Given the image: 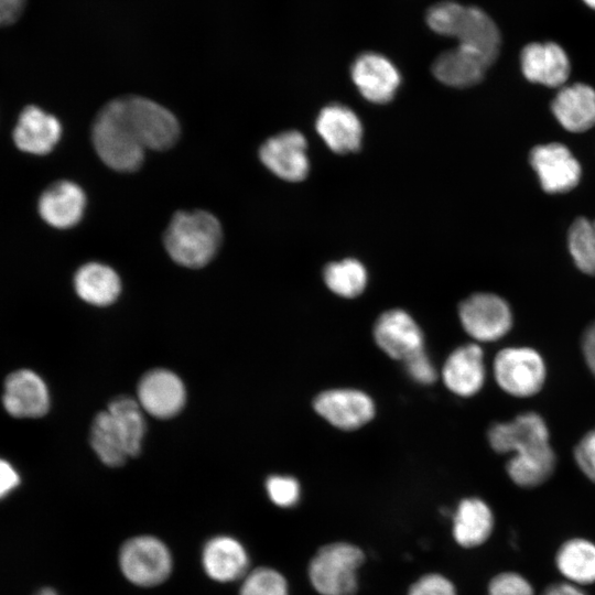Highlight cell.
Returning a JSON list of instances; mask_svg holds the SVG:
<instances>
[{"instance_id": "cell-21", "label": "cell", "mask_w": 595, "mask_h": 595, "mask_svg": "<svg viewBox=\"0 0 595 595\" xmlns=\"http://www.w3.org/2000/svg\"><path fill=\"white\" fill-rule=\"evenodd\" d=\"M484 354L480 346L469 343L453 350L444 363V385L455 394L470 397L485 381Z\"/></svg>"}, {"instance_id": "cell-5", "label": "cell", "mask_w": 595, "mask_h": 595, "mask_svg": "<svg viewBox=\"0 0 595 595\" xmlns=\"http://www.w3.org/2000/svg\"><path fill=\"white\" fill-rule=\"evenodd\" d=\"M365 561L358 547L335 542L322 547L309 565V578L320 595H355L357 572Z\"/></svg>"}, {"instance_id": "cell-37", "label": "cell", "mask_w": 595, "mask_h": 595, "mask_svg": "<svg viewBox=\"0 0 595 595\" xmlns=\"http://www.w3.org/2000/svg\"><path fill=\"white\" fill-rule=\"evenodd\" d=\"M407 372L419 383L430 385L436 379V370L424 349L404 360Z\"/></svg>"}, {"instance_id": "cell-12", "label": "cell", "mask_w": 595, "mask_h": 595, "mask_svg": "<svg viewBox=\"0 0 595 595\" xmlns=\"http://www.w3.org/2000/svg\"><path fill=\"white\" fill-rule=\"evenodd\" d=\"M306 140L295 130L267 139L259 150L261 162L273 174L289 182H299L309 173Z\"/></svg>"}, {"instance_id": "cell-28", "label": "cell", "mask_w": 595, "mask_h": 595, "mask_svg": "<svg viewBox=\"0 0 595 595\" xmlns=\"http://www.w3.org/2000/svg\"><path fill=\"white\" fill-rule=\"evenodd\" d=\"M90 445L99 459L109 467H119L129 458L123 437L107 410L94 418Z\"/></svg>"}, {"instance_id": "cell-40", "label": "cell", "mask_w": 595, "mask_h": 595, "mask_svg": "<svg viewBox=\"0 0 595 595\" xmlns=\"http://www.w3.org/2000/svg\"><path fill=\"white\" fill-rule=\"evenodd\" d=\"M25 0H0V25L15 22L23 11Z\"/></svg>"}, {"instance_id": "cell-1", "label": "cell", "mask_w": 595, "mask_h": 595, "mask_svg": "<svg viewBox=\"0 0 595 595\" xmlns=\"http://www.w3.org/2000/svg\"><path fill=\"white\" fill-rule=\"evenodd\" d=\"M491 448L500 454L513 453L507 462V473L518 486L532 488L553 474L556 456L550 444L544 419L532 411L508 422L493 424L488 430Z\"/></svg>"}, {"instance_id": "cell-34", "label": "cell", "mask_w": 595, "mask_h": 595, "mask_svg": "<svg viewBox=\"0 0 595 595\" xmlns=\"http://www.w3.org/2000/svg\"><path fill=\"white\" fill-rule=\"evenodd\" d=\"M488 595H534L530 582L516 572H504L489 583Z\"/></svg>"}, {"instance_id": "cell-13", "label": "cell", "mask_w": 595, "mask_h": 595, "mask_svg": "<svg viewBox=\"0 0 595 595\" xmlns=\"http://www.w3.org/2000/svg\"><path fill=\"white\" fill-rule=\"evenodd\" d=\"M530 163L542 188L551 194L574 188L581 177V166L571 151L560 143L538 145L530 153Z\"/></svg>"}, {"instance_id": "cell-7", "label": "cell", "mask_w": 595, "mask_h": 595, "mask_svg": "<svg viewBox=\"0 0 595 595\" xmlns=\"http://www.w3.org/2000/svg\"><path fill=\"white\" fill-rule=\"evenodd\" d=\"M118 101L128 126L144 149L164 151L176 143L180 125L169 109L136 95L118 97Z\"/></svg>"}, {"instance_id": "cell-20", "label": "cell", "mask_w": 595, "mask_h": 595, "mask_svg": "<svg viewBox=\"0 0 595 595\" xmlns=\"http://www.w3.org/2000/svg\"><path fill=\"white\" fill-rule=\"evenodd\" d=\"M86 207V196L76 183L62 180L43 191L37 202L41 218L57 229H68L82 219Z\"/></svg>"}, {"instance_id": "cell-22", "label": "cell", "mask_w": 595, "mask_h": 595, "mask_svg": "<svg viewBox=\"0 0 595 595\" xmlns=\"http://www.w3.org/2000/svg\"><path fill=\"white\" fill-rule=\"evenodd\" d=\"M489 66L490 64L476 52L457 45L435 58L432 73L444 85L466 88L480 83Z\"/></svg>"}, {"instance_id": "cell-17", "label": "cell", "mask_w": 595, "mask_h": 595, "mask_svg": "<svg viewBox=\"0 0 595 595\" xmlns=\"http://www.w3.org/2000/svg\"><path fill=\"white\" fill-rule=\"evenodd\" d=\"M201 562L205 574L217 583L242 580L250 564L244 544L227 534L215 536L204 543Z\"/></svg>"}, {"instance_id": "cell-39", "label": "cell", "mask_w": 595, "mask_h": 595, "mask_svg": "<svg viewBox=\"0 0 595 595\" xmlns=\"http://www.w3.org/2000/svg\"><path fill=\"white\" fill-rule=\"evenodd\" d=\"M581 346L587 367L595 377V321L584 331Z\"/></svg>"}, {"instance_id": "cell-10", "label": "cell", "mask_w": 595, "mask_h": 595, "mask_svg": "<svg viewBox=\"0 0 595 595\" xmlns=\"http://www.w3.org/2000/svg\"><path fill=\"white\" fill-rule=\"evenodd\" d=\"M313 407L333 426L346 431L359 429L375 415L372 399L356 389L323 391L314 399Z\"/></svg>"}, {"instance_id": "cell-11", "label": "cell", "mask_w": 595, "mask_h": 595, "mask_svg": "<svg viewBox=\"0 0 595 595\" xmlns=\"http://www.w3.org/2000/svg\"><path fill=\"white\" fill-rule=\"evenodd\" d=\"M50 391L43 378L31 369H18L6 378L2 393L4 410L13 418L43 416L50 409Z\"/></svg>"}, {"instance_id": "cell-15", "label": "cell", "mask_w": 595, "mask_h": 595, "mask_svg": "<svg viewBox=\"0 0 595 595\" xmlns=\"http://www.w3.org/2000/svg\"><path fill=\"white\" fill-rule=\"evenodd\" d=\"M374 337L389 357L405 360L423 350V334L415 321L400 309L383 312L376 321Z\"/></svg>"}, {"instance_id": "cell-24", "label": "cell", "mask_w": 595, "mask_h": 595, "mask_svg": "<svg viewBox=\"0 0 595 595\" xmlns=\"http://www.w3.org/2000/svg\"><path fill=\"white\" fill-rule=\"evenodd\" d=\"M551 108L564 129L586 131L595 125V90L582 83L565 86L552 100Z\"/></svg>"}, {"instance_id": "cell-30", "label": "cell", "mask_w": 595, "mask_h": 595, "mask_svg": "<svg viewBox=\"0 0 595 595\" xmlns=\"http://www.w3.org/2000/svg\"><path fill=\"white\" fill-rule=\"evenodd\" d=\"M323 277L327 288L344 298L359 295L367 284V271L356 259H344L327 264Z\"/></svg>"}, {"instance_id": "cell-32", "label": "cell", "mask_w": 595, "mask_h": 595, "mask_svg": "<svg viewBox=\"0 0 595 595\" xmlns=\"http://www.w3.org/2000/svg\"><path fill=\"white\" fill-rule=\"evenodd\" d=\"M238 595H289V586L279 571L260 566L244 576Z\"/></svg>"}, {"instance_id": "cell-18", "label": "cell", "mask_w": 595, "mask_h": 595, "mask_svg": "<svg viewBox=\"0 0 595 595\" xmlns=\"http://www.w3.org/2000/svg\"><path fill=\"white\" fill-rule=\"evenodd\" d=\"M61 137L58 119L36 106H28L20 112L12 133L15 147L34 155L50 153Z\"/></svg>"}, {"instance_id": "cell-19", "label": "cell", "mask_w": 595, "mask_h": 595, "mask_svg": "<svg viewBox=\"0 0 595 595\" xmlns=\"http://www.w3.org/2000/svg\"><path fill=\"white\" fill-rule=\"evenodd\" d=\"M523 76L531 83L548 87L562 86L570 75V60L554 42L527 44L520 54Z\"/></svg>"}, {"instance_id": "cell-33", "label": "cell", "mask_w": 595, "mask_h": 595, "mask_svg": "<svg viewBox=\"0 0 595 595\" xmlns=\"http://www.w3.org/2000/svg\"><path fill=\"white\" fill-rule=\"evenodd\" d=\"M269 499L278 507L289 508L296 505L300 499V485L291 476L273 475L266 482Z\"/></svg>"}, {"instance_id": "cell-27", "label": "cell", "mask_w": 595, "mask_h": 595, "mask_svg": "<svg viewBox=\"0 0 595 595\" xmlns=\"http://www.w3.org/2000/svg\"><path fill=\"white\" fill-rule=\"evenodd\" d=\"M559 572L574 585L595 582V543L583 538L565 541L556 552Z\"/></svg>"}, {"instance_id": "cell-29", "label": "cell", "mask_w": 595, "mask_h": 595, "mask_svg": "<svg viewBox=\"0 0 595 595\" xmlns=\"http://www.w3.org/2000/svg\"><path fill=\"white\" fill-rule=\"evenodd\" d=\"M107 411L123 437L129 457L139 455L145 433V420L139 402L125 396L117 397L109 402Z\"/></svg>"}, {"instance_id": "cell-2", "label": "cell", "mask_w": 595, "mask_h": 595, "mask_svg": "<svg viewBox=\"0 0 595 595\" xmlns=\"http://www.w3.org/2000/svg\"><path fill=\"white\" fill-rule=\"evenodd\" d=\"M426 24L436 34L455 37L457 45L467 47L490 65L500 48V32L494 20L480 8L455 1L433 4L426 12Z\"/></svg>"}, {"instance_id": "cell-38", "label": "cell", "mask_w": 595, "mask_h": 595, "mask_svg": "<svg viewBox=\"0 0 595 595\" xmlns=\"http://www.w3.org/2000/svg\"><path fill=\"white\" fill-rule=\"evenodd\" d=\"M20 483L21 477L15 467L0 457V500L11 495Z\"/></svg>"}, {"instance_id": "cell-9", "label": "cell", "mask_w": 595, "mask_h": 595, "mask_svg": "<svg viewBox=\"0 0 595 595\" xmlns=\"http://www.w3.org/2000/svg\"><path fill=\"white\" fill-rule=\"evenodd\" d=\"M458 316L465 332L479 342H495L512 326L509 304L493 293H475L458 306Z\"/></svg>"}, {"instance_id": "cell-31", "label": "cell", "mask_w": 595, "mask_h": 595, "mask_svg": "<svg viewBox=\"0 0 595 595\" xmlns=\"http://www.w3.org/2000/svg\"><path fill=\"white\" fill-rule=\"evenodd\" d=\"M567 240L577 269L585 274L595 275V220L576 218L570 227Z\"/></svg>"}, {"instance_id": "cell-3", "label": "cell", "mask_w": 595, "mask_h": 595, "mask_svg": "<svg viewBox=\"0 0 595 595\" xmlns=\"http://www.w3.org/2000/svg\"><path fill=\"white\" fill-rule=\"evenodd\" d=\"M223 241L219 220L206 210L176 212L164 232V247L180 266L197 269L206 266Z\"/></svg>"}, {"instance_id": "cell-6", "label": "cell", "mask_w": 595, "mask_h": 595, "mask_svg": "<svg viewBox=\"0 0 595 595\" xmlns=\"http://www.w3.org/2000/svg\"><path fill=\"white\" fill-rule=\"evenodd\" d=\"M118 563L129 583L145 588L163 584L173 571L169 547L151 534L127 539L119 549Z\"/></svg>"}, {"instance_id": "cell-14", "label": "cell", "mask_w": 595, "mask_h": 595, "mask_svg": "<svg viewBox=\"0 0 595 595\" xmlns=\"http://www.w3.org/2000/svg\"><path fill=\"white\" fill-rule=\"evenodd\" d=\"M350 75L363 97L375 104L390 101L401 82L394 64L376 52L358 55L351 64Z\"/></svg>"}, {"instance_id": "cell-23", "label": "cell", "mask_w": 595, "mask_h": 595, "mask_svg": "<svg viewBox=\"0 0 595 595\" xmlns=\"http://www.w3.org/2000/svg\"><path fill=\"white\" fill-rule=\"evenodd\" d=\"M316 130L327 147L336 153L359 149L363 127L357 115L342 105L323 108L316 119Z\"/></svg>"}, {"instance_id": "cell-36", "label": "cell", "mask_w": 595, "mask_h": 595, "mask_svg": "<svg viewBox=\"0 0 595 595\" xmlns=\"http://www.w3.org/2000/svg\"><path fill=\"white\" fill-rule=\"evenodd\" d=\"M574 458L582 473L595 483V428L578 441L574 448Z\"/></svg>"}, {"instance_id": "cell-4", "label": "cell", "mask_w": 595, "mask_h": 595, "mask_svg": "<svg viewBox=\"0 0 595 595\" xmlns=\"http://www.w3.org/2000/svg\"><path fill=\"white\" fill-rule=\"evenodd\" d=\"M91 140L100 160L118 172H134L143 163L144 148L128 126L115 98L97 112Z\"/></svg>"}, {"instance_id": "cell-42", "label": "cell", "mask_w": 595, "mask_h": 595, "mask_svg": "<svg viewBox=\"0 0 595 595\" xmlns=\"http://www.w3.org/2000/svg\"><path fill=\"white\" fill-rule=\"evenodd\" d=\"M35 595H60V594L51 587H43Z\"/></svg>"}, {"instance_id": "cell-26", "label": "cell", "mask_w": 595, "mask_h": 595, "mask_svg": "<svg viewBox=\"0 0 595 595\" xmlns=\"http://www.w3.org/2000/svg\"><path fill=\"white\" fill-rule=\"evenodd\" d=\"M74 288L85 302L106 306L113 303L120 294L121 282L117 272L100 262H87L74 275Z\"/></svg>"}, {"instance_id": "cell-8", "label": "cell", "mask_w": 595, "mask_h": 595, "mask_svg": "<svg viewBox=\"0 0 595 595\" xmlns=\"http://www.w3.org/2000/svg\"><path fill=\"white\" fill-rule=\"evenodd\" d=\"M493 370L497 385L518 398L538 393L547 376L543 358L530 347L501 349L494 359Z\"/></svg>"}, {"instance_id": "cell-43", "label": "cell", "mask_w": 595, "mask_h": 595, "mask_svg": "<svg viewBox=\"0 0 595 595\" xmlns=\"http://www.w3.org/2000/svg\"><path fill=\"white\" fill-rule=\"evenodd\" d=\"M583 2L591 9L595 10V0H583Z\"/></svg>"}, {"instance_id": "cell-25", "label": "cell", "mask_w": 595, "mask_h": 595, "mask_svg": "<svg viewBox=\"0 0 595 595\" xmlns=\"http://www.w3.org/2000/svg\"><path fill=\"white\" fill-rule=\"evenodd\" d=\"M494 515L479 498L463 499L453 516V537L464 548H475L490 537Z\"/></svg>"}, {"instance_id": "cell-35", "label": "cell", "mask_w": 595, "mask_h": 595, "mask_svg": "<svg viewBox=\"0 0 595 595\" xmlns=\"http://www.w3.org/2000/svg\"><path fill=\"white\" fill-rule=\"evenodd\" d=\"M408 595H457L453 583L443 575L433 573L413 583Z\"/></svg>"}, {"instance_id": "cell-16", "label": "cell", "mask_w": 595, "mask_h": 595, "mask_svg": "<svg viewBox=\"0 0 595 595\" xmlns=\"http://www.w3.org/2000/svg\"><path fill=\"white\" fill-rule=\"evenodd\" d=\"M138 400L142 410L150 415L169 419L184 407L186 391L182 380L174 372L153 369L139 381Z\"/></svg>"}, {"instance_id": "cell-41", "label": "cell", "mask_w": 595, "mask_h": 595, "mask_svg": "<svg viewBox=\"0 0 595 595\" xmlns=\"http://www.w3.org/2000/svg\"><path fill=\"white\" fill-rule=\"evenodd\" d=\"M542 595H586L577 585L559 583L549 586Z\"/></svg>"}]
</instances>
